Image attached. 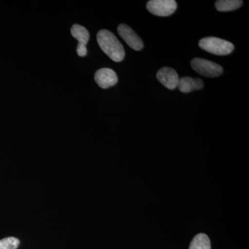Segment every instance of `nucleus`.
<instances>
[{
    "mask_svg": "<svg viewBox=\"0 0 249 249\" xmlns=\"http://www.w3.org/2000/svg\"><path fill=\"white\" fill-rule=\"evenodd\" d=\"M97 41L103 52L113 61L120 62L124 60L125 55L124 46L111 31L106 29L98 31Z\"/></svg>",
    "mask_w": 249,
    "mask_h": 249,
    "instance_id": "nucleus-1",
    "label": "nucleus"
},
{
    "mask_svg": "<svg viewBox=\"0 0 249 249\" xmlns=\"http://www.w3.org/2000/svg\"><path fill=\"white\" fill-rule=\"evenodd\" d=\"M199 47L210 53L217 55H227L234 50V45L229 41L214 37H207L201 39Z\"/></svg>",
    "mask_w": 249,
    "mask_h": 249,
    "instance_id": "nucleus-2",
    "label": "nucleus"
},
{
    "mask_svg": "<svg viewBox=\"0 0 249 249\" xmlns=\"http://www.w3.org/2000/svg\"><path fill=\"white\" fill-rule=\"evenodd\" d=\"M191 64L196 73L208 78L221 76L224 71L222 66L206 59L196 58L192 60Z\"/></svg>",
    "mask_w": 249,
    "mask_h": 249,
    "instance_id": "nucleus-3",
    "label": "nucleus"
},
{
    "mask_svg": "<svg viewBox=\"0 0 249 249\" xmlns=\"http://www.w3.org/2000/svg\"><path fill=\"white\" fill-rule=\"evenodd\" d=\"M146 6L152 14L166 17L175 13L178 4L175 0H150L147 3Z\"/></svg>",
    "mask_w": 249,
    "mask_h": 249,
    "instance_id": "nucleus-4",
    "label": "nucleus"
},
{
    "mask_svg": "<svg viewBox=\"0 0 249 249\" xmlns=\"http://www.w3.org/2000/svg\"><path fill=\"white\" fill-rule=\"evenodd\" d=\"M118 33L129 47L135 51L143 48V42L135 31L126 24H121L118 27Z\"/></svg>",
    "mask_w": 249,
    "mask_h": 249,
    "instance_id": "nucleus-5",
    "label": "nucleus"
},
{
    "mask_svg": "<svg viewBox=\"0 0 249 249\" xmlns=\"http://www.w3.org/2000/svg\"><path fill=\"white\" fill-rule=\"evenodd\" d=\"M71 34L78 41L77 53L80 57H85L88 53L86 45L89 40V34L88 29L79 24H74L72 26Z\"/></svg>",
    "mask_w": 249,
    "mask_h": 249,
    "instance_id": "nucleus-6",
    "label": "nucleus"
},
{
    "mask_svg": "<svg viewBox=\"0 0 249 249\" xmlns=\"http://www.w3.org/2000/svg\"><path fill=\"white\" fill-rule=\"evenodd\" d=\"M94 79L100 88L107 89L118 83V76L114 70L109 68L100 69L95 73Z\"/></svg>",
    "mask_w": 249,
    "mask_h": 249,
    "instance_id": "nucleus-7",
    "label": "nucleus"
},
{
    "mask_svg": "<svg viewBox=\"0 0 249 249\" xmlns=\"http://www.w3.org/2000/svg\"><path fill=\"white\" fill-rule=\"evenodd\" d=\"M157 78L163 86L170 90L176 89L178 86V73L173 69L170 67H163L157 72Z\"/></svg>",
    "mask_w": 249,
    "mask_h": 249,
    "instance_id": "nucleus-8",
    "label": "nucleus"
},
{
    "mask_svg": "<svg viewBox=\"0 0 249 249\" xmlns=\"http://www.w3.org/2000/svg\"><path fill=\"white\" fill-rule=\"evenodd\" d=\"M203 87H204V83L200 78L183 77L178 80V88L181 92L189 93L194 90L202 89Z\"/></svg>",
    "mask_w": 249,
    "mask_h": 249,
    "instance_id": "nucleus-9",
    "label": "nucleus"
},
{
    "mask_svg": "<svg viewBox=\"0 0 249 249\" xmlns=\"http://www.w3.org/2000/svg\"><path fill=\"white\" fill-rule=\"evenodd\" d=\"M243 1L240 0H219L215 1V7L220 12L235 11L241 7Z\"/></svg>",
    "mask_w": 249,
    "mask_h": 249,
    "instance_id": "nucleus-10",
    "label": "nucleus"
},
{
    "mask_svg": "<svg viewBox=\"0 0 249 249\" xmlns=\"http://www.w3.org/2000/svg\"><path fill=\"white\" fill-rule=\"evenodd\" d=\"M189 249H211V240L206 234H197L192 240Z\"/></svg>",
    "mask_w": 249,
    "mask_h": 249,
    "instance_id": "nucleus-11",
    "label": "nucleus"
},
{
    "mask_svg": "<svg viewBox=\"0 0 249 249\" xmlns=\"http://www.w3.org/2000/svg\"><path fill=\"white\" fill-rule=\"evenodd\" d=\"M19 240L14 237H6L0 240V249H17Z\"/></svg>",
    "mask_w": 249,
    "mask_h": 249,
    "instance_id": "nucleus-12",
    "label": "nucleus"
}]
</instances>
